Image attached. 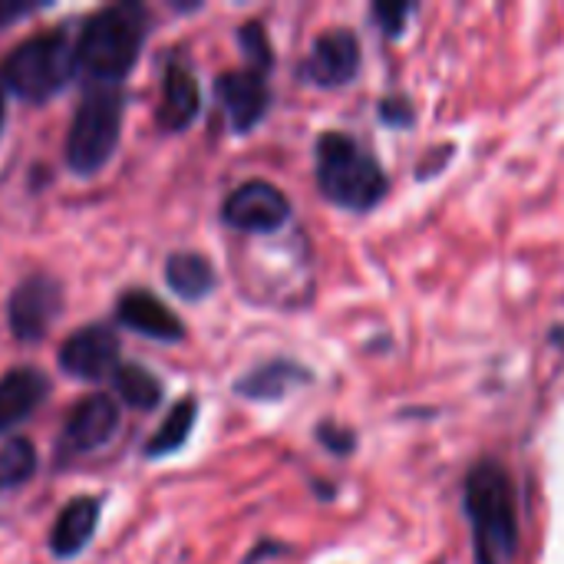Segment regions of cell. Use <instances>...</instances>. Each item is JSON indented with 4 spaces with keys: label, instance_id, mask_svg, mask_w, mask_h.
Masks as SVG:
<instances>
[{
    "label": "cell",
    "instance_id": "6da1fadb",
    "mask_svg": "<svg viewBox=\"0 0 564 564\" xmlns=\"http://www.w3.org/2000/svg\"><path fill=\"white\" fill-rule=\"evenodd\" d=\"M466 516L476 564H512L519 552L516 482L499 459H482L466 476Z\"/></svg>",
    "mask_w": 564,
    "mask_h": 564
},
{
    "label": "cell",
    "instance_id": "7a4b0ae2",
    "mask_svg": "<svg viewBox=\"0 0 564 564\" xmlns=\"http://www.w3.org/2000/svg\"><path fill=\"white\" fill-rule=\"evenodd\" d=\"M149 36V10L142 3H112L93 13L76 36V69L89 83L119 86L135 66Z\"/></svg>",
    "mask_w": 564,
    "mask_h": 564
},
{
    "label": "cell",
    "instance_id": "3957f363",
    "mask_svg": "<svg viewBox=\"0 0 564 564\" xmlns=\"http://www.w3.org/2000/svg\"><path fill=\"white\" fill-rule=\"evenodd\" d=\"M317 185L327 202L347 212H370L387 195V172L357 139L324 132L317 139Z\"/></svg>",
    "mask_w": 564,
    "mask_h": 564
},
{
    "label": "cell",
    "instance_id": "277c9868",
    "mask_svg": "<svg viewBox=\"0 0 564 564\" xmlns=\"http://www.w3.org/2000/svg\"><path fill=\"white\" fill-rule=\"evenodd\" d=\"M76 73V40L66 26L36 33L26 43H20L7 63H3V86H10L17 96L30 102H43L56 96L69 76Z\"/></svg>",
    "mask_w": 564,
    "mask_h": 564
},
{
    "label": "cell",
    "instance_id": "5b68a950",
    "mask_svg": "<svg viewBox=\"0 0 564 564\" xmlns=\"http://www.w3.org/2000/svg\"><path fill=\"white\" fill-rule=\"evenodd\" d=\"M122 89L89 83L83 102L76 106L69 135H66V162L76 175L99 172L119 145L122 132Z\"/></svg>",
    "mask_w": 564,
    "mask_h": 564
},
{
    "label": "cell",
    "instance_id": "8992f818",
    "mask_svg": "<svg viewBox=\"0 0 564 564\" xmlns=\"http://www.w3.org/2000/svg\"><path fill=\"white\" fill-rule=\"evenodd\" d=\"M63 311V288L50 274L23 278L10 294V330L20 344H36L50 334Z\"/></svg>",
    "mask_w": 564,
    "mask_h": 564
},
{
    "label": "cell",
    "instance_id": "52a82bcc",
    "mask_svg": "<svg viewBox=\"0 0 564 564\" xmlns=\"http://www.w3.org/2000/svg\"><path fill=\"white\" fill-rule=\"evenodd\" d=\"M291 215V202L288 195L264 182V178H251L245 185H238L228 198H225V208H221V218L238 228V231H248V235H268V231H278Z\"/></svg>",
    "mask_w": 564,
    "mask_h": 564
},
{
    "label": "cell",
    "instance_id": "ba28073f",
    "mask_svg": "<svg viewBox=\"0 0 564 564\" xmlns=\"http://www.w3.org/2000/svg\"><path fill=\"white\" fill-rule=\"evenodd\" d=\"M116 430H119L116 400L102 397V393H93L83 403H76L73 413L66 416L63 433H59V456L69 459V456L96 453L116 436Z\"/></svg>",
    "mask_w": 564,
    "mask_h": 564
},
{
    "label": "cell",
    "instance_id": "9c48e42d",
    "mask_svg": "<svg viewBox=\"0 0 564 564\" xmlns=\"http://www.w3.org/2000/svg\"><path fill=\"white\" fill-rule=\"evenodd\" d=\"M360 73V40L350 30H327L314 40L301 76L314 86L337 89L354 83Z\"/></svg>",
    "mask_w": 564,
    "mask_h": 564
},
{
    "label": "cell",
    "instance_id": "30bf717a",
    "mask_svg": "<svg viewBox=\"0 0 564 564\" xmlns=\"http://www.w3.org/2000/svg\"><path fill=\"white\" fill-rule=\"evenodd\" d=\"M59 367L76 380H102L119 370V340L106 324H89L66 337Z\"/></svg>",
    "mask_w": 564,
    "mask_h": 564
},
{
    "label": "cell",
    "instance_id": "8fae6325",
    "mask_svg": "<svg viewBox=\"0 0 564 564\" xmlns=\"http://www.w3.org/2000/svg\"><path fill=\"white\" fill-rule=\"evenodd\" d=\"M215 93L228 112V122L235 132H251L271 106V89L261 69H235L221 73L215 83Z\"/></svg>",
    "mask_w": 564,
    "mask_h": 564
},
{
    "label": "cell",
    "instance_id": "7c38bea8",
    "mask_svg": "<svg viewBox=\"0 0 564 564\" xmlns=\"http://www.w3.org/2000/svg\"><path fill=\"white\" fill-rule=\"evenodd\" d=\"M116 317L129 330H135L142 337H152V340H162V344H178L185 337L182 321L155 294H149L142 288H132L116 301Z\"/></svg>",
    "mask_w": 564,
    "mask_h": 564
},
{
    "label": "cell",
    "instance_id": "4fadbf2b",
    "mask_svg": "<svg viewBox=\"0 0 564 564\" xmlns=\"http://www.w3.org/2000/svg\"><path fill=\"white\" fill-rule=\"evenodd\" d=\"M202 109V89H198V79L195 73L188 69L185 59H172L165 66V83H162V106H159V116L155 122L165 129V132H182L195 122Z\"/></svg>",
    "mask_w": 564,
    "mask_h": 564
},
{
    "label": "cell",
    "instance_id": "5bb4252c",
    "mask_svg": "<svg viewBox=\"0 0 564 564\" xmlns=\"http://www.w3.org/2000/svg\"><path fill=\"white\" fill-rule=\"evenodd\" d=\"M99 499L96 496H79L73 499L59 516H56V525H53V535H50V552L56 558H76L96 535V522H99Z\"/></svg>",
    "mask_w": 564,
    "mask_h": 564
},
{
    "label": "cell",
    "instance_id": "9a60e30c",
    "mask_svg": "<svg viewBox=\"0 0 564 564\" xmlns=\"http://www.w3.org/2000/svg\"><path fill=\"white\" fill-rule=\"evenodd\" d=\"M50 393V380L33 367H17L0 380V433L23 423Z\"/></svg>",
    "mask_w": 564,
    "mask_h": 564
},
{
    "label": "cell",
    "instance_id": "2e32d148",
    "mask_svg": "<svg viewBox=\"0 0 564 564\" xmlns=\"http://www.w3.org/2000/svg\"><path fill=\"white\" fill-rule=\"evenodd\" d=\"M311 373L294 364V360H271V364H261L258 370H251L248 377H241L235 383V390L245 397V400H281L288 390H294L297 383H307Z\"/></svg>",
    "mask_w": 564,
    "mask_h": 564
},
{
    "label": "cell",
    "instance_id": "e0dca14e",
    "mask_svg": "<svg viewBox=\"0 0 564 564\" xmlns=\"http://www.w3.org/2000/svg\"><path fill=\"white\" fill-rule=\"evenodd\" d=\"M165 281L169 288L182 297V301H202L215 291L218 278L208 258L195 254V251H178L169 258L165 264Z\"/></svg>",
    "mask_w": 564,
    "mask_h": 564
},
{
    "label": "cell",
    "instance_id": "ac0fdd59",
    "mask_svg": "<svg viewBox=\"0 0 564 564\" xmlns=\"http://www.w3.org/2000/svg\"><path fill=\"white\" fill-rule=\"evenodd\" d=\"M195 420H198V403L188 397V400H182V403L165 416L162 430L145 443V456H149V459H162V456L178 453V449L188 443V436H192V430H195Z\"/></svg>",
    "mask_w": 564,
    "mask_h": 564
},
{
    "label": "cell",
    "instance_id": "d6986e66",
    "mask_svg": "<svg viewBox=\"0 0 564 564\" xmlns=\"http://www.w3.org/2000/svg\"><path fill=\"white\" fill-rule=\"evenodd\" d=\"M112 383L122 403H129L132 410H155L162 403V383L139 364H122L112 373Z\"/></svg>",
    "mask_w": 564,
    "mask_h": 564
},
{
    "label": "cell",
    "instance_id": "ffe728a7",
    "mask_svg": "<svg viewBox=\"0 0 564 564\" xmlns=\"http://www.w3.org/2000/svg\"><path fill=\"white\" fill-rule=\"evenodd\" d=\"M36 473V449L30 440H10L0 446V492L23 486Z\"/></svg>",
    "mask_w": 564,
    "mask_h": 564
},
{
    "label": "cell",
    "instance_id": "44dd1931",
    "mask_svg": "<svg viewBox=\"0 0 564 564\" xmlns=\"http://www.w3.org/2000/svg\"><path fill=\"white\" fill-rule=\"evenodd\" d=\"M238 40H241L245 53L251 56V69H261V73H268V69H271V63H274V56H271V43H268V33H264V26L251 20V23H245V26H241Z\"/></svg>",
    "mask_w": 564,
    "mask_h": 564
},
{
    "label": "cell",
    "instance_id": "7402d4cb",
    "mask_svg": "<svg viewBox=\"0 0 564 564\" xmlns=\"http://www.w3.org/2000/svg\"><path fill=\"white\" fill-rule=\"evenodd\" d=\"M416 13L413 3H377L373 7V20L380 23V30L387 36H400L406 30V20Z\"/></svg>",
    "mask_w": 564,
    "mask_h": 564
},
{
    "label": "cell",
    "instance_id": "603a6c76",
    "mask_svg": "<svg viewBox=\"0 0 564 564\" xmlns=\"http://www.w3.org/2000/svg\"><path fill=\"white\" fill-rule=\"evenodd\" d=\"M317 436H321V443L330 449V453H350L354 449V433H344V430H334V426H321L317 430Z\"/></svg>",
    "mask_w": 564,
    "mask_h": 564
},
{
    "label": "cell",
    "instance_id": "cb8c5ba5",
    "mask_svg": "<svg viewBox=\"0 0 564 564\" xmlns=\"http://www.w3.org/2000/svg\"><path fill=\"white\" fill-rule=\"evenodd\" d=\"M43 10V3H26V0H0V30L10 26L13 20L26 17V13H36Z\"/></svg>",
    "mask_w": 564,
    "mask_h": 564
},
{
    "label": "cell",
    "instance_id": "d4e9b609",
    "mask_svg": "<svg viewBox=\"0 0 564 564\" xmlns=\"http://www.w3.org/2000/svg\"><path fill=\"white\" fill-rule=\"evenodd\" d=\"M380 116H383L387 122H397V126H403V122H410V119H413L410 102H406V99H397V96H390V99H383V102H380Z\"/></svg>",
    "mask_w": 564,
    "mask_h": 564
},
{
    "label": "cell",
    "instance_id": "484cf974",
    "mask_svg": "<svg viewBox=\"0 0 564 564\" xmlns=\"http://www.w3.org/2000/svg\"><path fill=\"white\" fill-rule=\"evenodd\" d=\"M3 116H7V106H3V79H0V129H3Z\"/></svg>",
    "mask_w": 564,
    "mask_h": 564
}]
</instances>
